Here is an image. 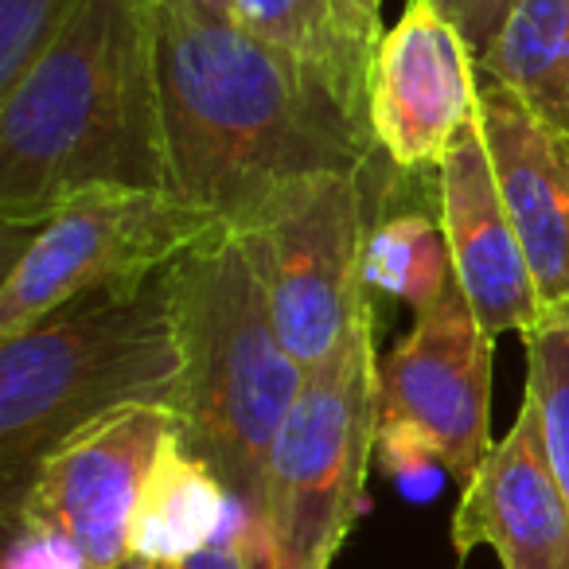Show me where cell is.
I'll return each instance as SVG.
<instances>
[{
    "label": "cell",
    "mask_w": 569,
    "mask_h": 569,
    "mask_svg": "<svg viewBox=\"0 0 569 569\" xmlns=\"http://www.w3.org/2000/svg\"><path fill=\"white\" fill-rule=\"evenodd\" d=\"M172 429L176 410L152 402L98 418L43 460L4 527L59 538L87 569H126L137 491Z\"/></svg>",
    "instance_id": "9"
},
{
    "label": "cell",
    "mask_w": 569,
    "mask_h": 569,
    "mask_svg": "<svg viewBox=\"0 0 569 569\" xmlns=\"http://www.w3.org/2000/svg\"><path fill=\"white\" fill-rule=\"evenodd\" d=\"M452 546L460 558L488 546L503 569H569V503L553 480L530 395H522L503 441L460 491Z\"/></svg>",
    "instance_id": "12"
},
{
    "label": "cell",
    "mask_w": 569,
    "mask_h": 569,
    "mask_svg": "<svg viewBox=\"0 0 569 569\" xmlns=\"http://www.w3.org/2000/svg\"><path fill=\"white\" fill-rule=\"evenodd\" d=\"M491 359L496 336L476 320L460 284L418 312L382 359L379 457L395 476L441 465L465 488L491 441Z\"/></svg>",
    "instance_id": "8"
},
{
    "label": "cell",
    "mask_w": 569,
    "mask_h": 569,
    "mask_svg": "<svg viewBox=\"0 0 569 569\" xmlns=\"http://www.w3.org/2000/svg\"><path fill=\"white\" fill-rule=\"evenodd\" d=\"M379 157L359 172L284 183L250 219L230 227L266 289L281 343L305 371L325 363L371 305L363 250Z\"/></svg>",
    "instance_id": "6"
},
{
    "label": "cell",
    "mask_w": 569,
    "mask_h": 569,
    "mask_svg": "<svg viewBox=\"0 0 569 569\" xmlns=\"http://www.w3.org/2000/svg\"><path fill=\"white\" fill-rule=\"evenodd\" d=\"M351 4H356L359 17H363L367 24L379 28V32H382V0H351Z\"/></svg>",
    "instance_id": "24"
},
{
    "label": "cell",
    "mask_w": 569,
    "mask_h": 569,
    "mask_svg": "<svg viewBox=\"0 0 569 569\" xmlns=\"http://www.w3.org/2000/svg\"><path fill=\"white\" fill-rule=\"evenodd\" d=\"M379 379L375 309L367 305L348 340L305 375L269 449L258 511L269 569H328L351 535L379 452Z\"/></svg>",
    "instance_id": "5"
},
{
    "label": "cell",
    "mask_w": 569,
    "mask_h": 569,
    "mask_svg": "<svg viewBox=\"0 0 569 569\" xmlns=\"http://www.w3.org/2000/svg\"><path fill=\"white\" fill-rule=\"evenodd\" d=\"M4 569H87V561L67 542L36 530H9V558Z\"/></svg>",
    "instance_id": "22"
},
{
    "label": "cell",
    "mask_w": 569,
    "mask_h": 569,
    "mask_svg": "<svg viewBox=\"0 0 569 569\" xmlns=\"http://www.w3.org/2000/svg\"><path fill=\"white\" fill-rule=\"evenodd\" d=\"M222 219L164 188H98L71 199L9 261L0 284V340L28 332L67 301L110 284H141L164 273Z\"/></svg>",
    "instance_id": "7"
},
{
    "label": "cell",
    "mask_w": 569,
    "mask_h": 569,
    "mask_svg": "<svg viewBox=\"0 0 569 569\" xmlns=\"http://www.w3.org/2000/svg\"><path fill=\"white\" fill-rule=\"evenodd\" d=\"M180 390L168 269L94 289L28 332L0 340V483L4 519L40 465L79 429L126 406H172Z\"/></svg>",
    "instance_id": "3"
},
{
    "label": "cell",
    "mask_w": 569,
    "mask_h": 569,
    "mask_svg": "<svg viewBox=\"0 0 569 569\" xmlns=\"http://www.w3.org/2000/svg\"><path fill=\"white\" fill-rule=\"evenodd\" d=\"M234 20L312 67L371 118V67L387 32L367 24L351 0H234Z\"/></svg>",
    "instance_id": "16"
},
{
    "label": "cell",
    "mask_w": 569,
    "mask_h": 569,
    "mask_svg": "<svg viewBox=\"0 0 569 569\" xmlns=\"http://www.w3.org/2000/svg\"><path fill=\"white\" fill-rule=\"evenodd\" d=\"M480 59L433 0H406L371 67V129L379 152L406 172H437L480 118Z\"/></svg>",
    "instance_id": "10"
},
{
    "label": "cell",
    "mask_w": 569,
    "mask_h": 569,
    "mask_svg": "<svg viewBox=\"0 0 569 569\" xmlns=\"http://www.w3.org/2000/svg\"><path fill=\"white\" fill-rule=\"evenodd\" d=\"M79 0H0V90L28 71Z\"/></svg>",
    "instance_id": "19"
},
{
    "label": "cell",
    "mask_w": 569,
    "mask_h": 569,
    "mask_svg": "<svg viewBox=\"0 0 569 569\" xmlns=\"http://www.w3.org/2000/svg\"><path fill=\"white\" fill-rule=\"evenodd\" d=\"M98 188H164V129L144 0H79L0 90V219L36 230Z\"/></svg>",
    "instance_id": "2"
},
{
    "label": "cell",
    "mask_w": 569,
    "mask_h": 569,
    "mask_svg": "<svg viewBox=\"0 0 569 569\" xmlns=\"http://www.w3.org/2000/svg\"><path fill=\"white\" fill-rule=\"evenodd\" d=\"M164 191L238 227L277 188L359 172L379 157L371 118L301 59L234 17L152 4Z\"/></svg>",
    "instance_id": "1"
},
{
    "label": "cell",
    "mask_w": 569,
    "mask_h": 569,
    "mask_svg": "<svg viewBox=\"0 0 569 569\" xmlns=\"http://www.w3.org/2000/svg\"><path fill=\"white\" fill-rule=\"evenodd\" d=\"M480 71L569 141V0H515Z\"/></svg>",
    "instance_id": "17"
},
{
    "label": "cell",
    "mask_w": 569,
    "mask_h": 569,
    "mask_svg": "<svg viewBox=\"0 0 569 569\" xmlns=\"http://www.w3.org/2000/svg\"><path fill=\"white\" fill-rule=\"evenodd\" d=\"M406 172L387 157L375 164V199H371V227H367L363 250V281L367 289H379L413 309V317L433 309L452 284L449 238L441 227V180L421 196L402 191Z\"/></svg>",
    "instance_id": "14"
},
{
    "label": "cell",
    "mask_w": 569,
    "mask_h": 569,
    "mask_svg": "<svg viewBox=\"0 0 569 569\" xmlns=\"http://www.w3.org/2000/svg\"><path fill=\"white\" fill-rule=\"evenodd\" d=\"M527 343V395L542 418V441L553 480L569 503V325L535 328Z\"/></svg>",
    "instance_id": "18"
},
{
    "label": "cell",
    "mask_w": 569,
    "mask_h": 569,
    "mask_svg": "<svg viewBox=\"0 0 569 569\" xmlns=\"http://www.w3.org/2000/svg\"><path fill=\"white\" fill-rule=\"evenodd\" d=\"M152 4L196 12V17H234V0H152Z\"/></svg>",
    "instance_id": "23"
},
{
    "label": "cell",
    "mask_w": 569,
    "mask_h": 569,
    "mask_svg": "<svg viewBox=\"0 0 569 569\" xmlns=\"http://www.w3.org/2000/svg\"><path fill=\"white\" fill-rule=\"evenodd\" d=\"M480 133L535 277L538 328L569 325V141L491 79L480 87Z\"/></svg>",
    "instance_id": "11"
},
{
    "label": "cell",
    "mask_w": 569,
    "mask_h": 569,
    "mask_svg": "<svg viewBox=\"0 0 569 569\" xmlns=\"http://www.w3.org/2000/svg\"><path fill=\"white\" fill-rule=\"evenodd\" d=\"M238 499L211 472L203 457L191 452L180 426L164 437L137 491L129 519L126 561H180L207 550L234 515Z\"/></svg>",
    "instance_id": "15"
},
{
    "label": "cell",
    "mask_w": 569,
    "mask_h": 569,
    "mask_svg": "<svg viewBox=\"0 0 569 569\" xmlns=\"http://www.w3.org/2000/svg\"><path fill=\"white\" fill-rule=\"evenodd\" d=\"M126 569H269L266 530L258 515L238 503L222 535L207 550L180 561H126Z\"/></svg>",
    "instance_id": "20"
},
{
    "label": "cell",
    "mask_w": 569,
    "mask_h": 569,
    "mask_svg": "<svg viewBox=\"0 0 569 569\" xmlns=\"http://www.w3.org/2000/svg\"><path fill=\"white\" fill-rule=\"evenodd\" d=\"M168 297L180 343V437L258 515L269 449L309 371L281 343L266 289L230 230L168 266Z\"/></svg>",
    "instance_id": "4"
},
{
    "label": "cell",
    "mask_w": 569,
    "mask_h": 569,
    "mask_svg": "<svg viewBox=\"0 0 569 569\" xmlns=\"http://www.w3.org/2000/svg\"><path fill=\"white\" fill-rule=\"evenodd\" d=\"M437 180H441V227L449 238L457 284L472 305L480 328L496 340L507 332H535V277L499 196L480 118L445 152Z\"/></svg>",
    "instance_id": "13"
},
{
    "label": "cell",
    "mask_w": 569,
    "mask_h": 569,
    "mask_svg": "<svg viewBox=\"0 0 569 569\" xmlns=\"http://www.w3.org/2000/svg\"><path fill=\"white\" fill-rule=\"evenodd\" d=\"M445 12L452 28L468 40V48L476 51V59L488 51V43L496 40V32L503 28L507 12L515 9V0H433Z\"/></svg>",
    "instance_id": "21"
}]
</instances>
